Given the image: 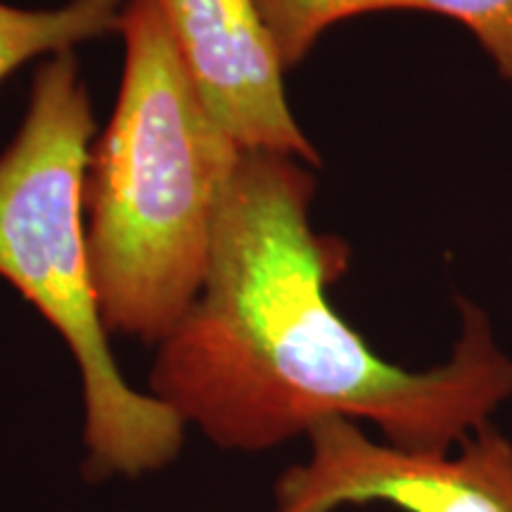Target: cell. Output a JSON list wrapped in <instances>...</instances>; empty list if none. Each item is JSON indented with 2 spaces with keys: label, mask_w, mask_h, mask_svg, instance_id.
Listing matches in <instances>:
<instances>
[{
  "label": "cell",
  "mask_w": 512,
  "mask_h": 512,
  "mask_svg": "<svg viewBox=\"0 0 512 512\" xmlns=\"http://www.w3.org/2000/svg\"><path fill=\"white\" fill-rule=\"evenodd\" d=\"M93 107L72 50L34 76L17 138L0 155V278L60 332L81 370L86 475L140 477L183 448L185 422L121 377L95 292L83 176Z\"/></svg>",
  "instance_id": "cell-3"
},
{
  "label": "cell",
  "mask_w": 512,
  "mask_h": 512,
  "mask_svg": "<svg viewBox=\"0 0 512 512\" xmlns=\"http://www.w3.org/2000/svg\"><path fill=\"white\" fill-rule=\"evenodd\" d=\"M313 192L299 159L242 150L207 283L159 344L150 394L226 451L261 453L347 418L403 451L451 453L512 396V358L467 299L444 366L413 373L375 354L328 299L349 247L311 228Z\"/></svg>",
  "instance_id": "cell-1"
},
{
  "label": "cell",
  "mask_w": 512,
  "mask_h": 512,
  "mask_svg": "<svg viewBox=\"0 0 512 512\" xmlns=\"http://www.w3.org/2000/svg\"><path fill=\"white\" fill-rule=\"evenodd\" d=\"M124 74L91 147L83 226L110 335L162 344L200 297L242 150L185 74L157 0H126Z\"/></svg>",
  "instance_id": "cell-2"
},
{
  "label": "cell",
  "mask_w": 512,
  "mask_h": 512,
  "mask_svg": "<svg viewBox=\"0 0 512 512\" xmlns=\"http://www.w3.org/2000/svg\"><path fill=\"white\" fill-rule=\"evenodd\" d=\"M285 69L299 64L332 24L370 12H430L456 19L512 81V0H256Z\"/></svg>",
  "instance_id": "cell-6"
},
{
  "label": "cell",
  "mask_w": 512,
  "mask_h": 512,
  "mask_svg": "<svg viewBox=\"0 0 512 512\" xmlns=\"http://www.w3.org/2000/svg\"><path fill=\"white\" fill-rule=\"evenodd\" d=\"M311 456L287 467L271 512L389 503L403 512H512V441L486 425L451 453L403 451L330 418L306 434Z\"/></svg>",
  "instance_id": "cell-4"
},
{
  "label": "cell",
  "mask_w": 512,
  "mask_h": 512,
  "mask_svg": "<svg viewBox=\"0 0 512 512\" xmlns=\"http://www.w3.org/2000/svg\"><path fill=\"white\" fill-rule=\"evenodd\" d=\"M157 3L192 88L240 150L320 162L287 105V69L256 0Z\"/></svg>",
  "instance_id": "cell-5"
},
{
  "label": "cell",
  "mask_w": 512,
  "mask_h": 512,
  "mask_svg": "<svg viewBox=\"0 0 512 512\" xmlns=\"http://www.w3.org/2000/svg\"><path fill=\"white\" fill-rule=\"evenodd\" d=\"M126 0H69L53 10L0 3V81L38 55L69 53L83 41L119 31Z\"/></svg>",
  "instance_id": "cell-7"
}]
</instances>
